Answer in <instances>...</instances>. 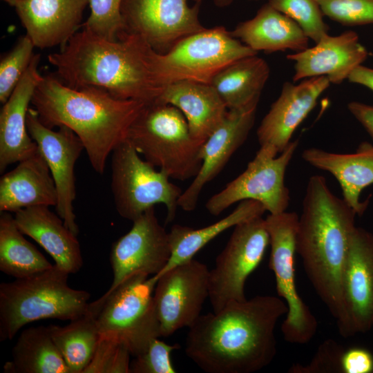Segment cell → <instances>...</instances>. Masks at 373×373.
<instances>
[{
  "label": "cell",
  "mask_w": 373,
  "mask_h": 373,
  "mask_svg": "<svg viewBox=\"0 0 373 373\" xmlns=\"http://www.w3.org/2000/svg\"><path fill=\"white\" fill-rule=\"evenodd\" d=\"M122 1L89 0L90 12L83 28L107 40H117L125 32L121 14Z\"/></svg>",
  "instance_id": "e575fe53"
},
{
  "label": "cell",
  "mask_w": 373,
  "mask_h": 373,
  "mask_svg": "<svg viewBox=\"0 0 373 373\" xmlns=\"http://www.w3.org/2000/svg\"><path fill=\"white\" fill-rule=\"evenodd\" d=\"M269 245L265 219L252 218L234 227L223 250L209 270V298L213 312L233 301H243L245 285L258 267Z\"/></svg>",
  "instance_id": "7c38bea8"
},
{
  "label": "cell",
  "mask_w": 373,
  "mask_h": 373,
  "mask_svg": "<svg viewBox=\"0 0 373 373\" xmlns=\"http://www.w3.org/2000/svg\"><path fill=\"white\" fill-rule=\"evenodd\" d=\"M329 84L326 76L310 77L297 85L285 82L257 129L260 146L269 147L277 154L283 152Z\"/></svg>",
  "instance_id": "ac0fdd59"
},
{
  "label": "cell",
  "mask_w": 373,
  "mask_h": 373,
  "mask_svg": "<svg viewBox=\"0 0 373 373\" xmlns=\"http://www.w3.org/2000/svg\"><path fill=\"white\" fill-rule=\"evenodd\" d=\"M324 15L344 26L373 23V0H316Z\"/></svg>",
  "instance_id": "8d00e7d4"
},
{
  "label": "cell",
  "mask_w": 373,
  "mask_h": 373,
  "mask_svg": "<svg viewBox=\"0 0 373 373\" xmlns=\"http://www.w3.org/2000/svg\"><path fill=\"white\" fill-rule=\"evenodd\" d=\"M339 333L350 337L373 327V233L356 227L341 279Z\"/></svg>",
  "instance_id": "9a60e30c"
},
{
  "label": "cell",
  "mask_w": 373,
  "mask_h": 373,
  "mask_svg": "<svg viewBox=\"0 0 373 373\" xmlns=\"http://www.w3.org/2000/svg\"><path fill=\"white\" fill-rule=\"evenodd\" d=\"M155 277L154 307L162 337H167L190 327L201 315L209 296V269L193 258Z\"/></svg>",
  "instance_id": "5bb4252c"
},
{
  "label": "cell",
  "mask_w": 373,
  "mask_h": 373,
  "mask_svg": "<svg viewBox=\"0 0 373 373\" xmlns=\"http://www.w3.org/2000/svg\"><path fill=\"white\" fill-rule=\"evenodd\" d=\"M6 2L11 6L15 7L19 3L21 2L23 0H3Z\"/></svg>",
  "instance_id": "ee69618b"
},
{
  "label": "cell",
  "mask_w": 373,
  "mask_h": 373,
  "mask_svg": "<svg viewBox=\"0 0 373 373\" xmlns=\"http://www.w3.org/2000/svg\"><path fill=\"white\" fill-rule=\"evenodd\" d=\"M195 3H200L202 1V0H193ZM233 0H213L214 3L220 8L226 7L229 5H230Z\"/></svg>",
  "instance_id": "7bdbcfd3"
},
{
  "label": "cell",
  "mask_w": 373,
  "mask_h": 373,
  "mask_svg": "<svg viewBox=\"0 0 373 373\" xmlns=\"http://www.w3.org/2000/svg\"><path fill=\"white\" fill-rule=\"evenodd\" d=\"M157 281L155 276L135 274L90 303L99 334L119 339L134 357L162 337L153 302Z\"/></svg>",
  "instance_id": "52a82bcc"
},
{
  "label": "cell",
  "mask_w": 373,
  "mask_h": 373,
  "mask_svg": "<svg viewBox=\"0 0 373 373\" xmlns=\"http://www.w3.org/2000/svg\"><path fill=\"white\" fill-rule=\"evenodd\" d=\"M96 315L89 306L86 314L65 326H48L70 373H82L93 358L100 337Z\"/></svg>",
  "instance_id": "1f68e13d"
},
{
  "label": "cell",
  "mask_w": 373,
  "mask_h": 373,
  "mask_svg": "<svg viewBox=\"0 0 373 373\" xmlns=\"http://www.w3.org/2000/svg\"><path fill=\"white\" fill-rule=\"evenodd\" d=\"M40 59L35 54L26 72L0 113V172L38 150L27 128V115L35 91L44 78L38 70Z\"/></svg>",
  "instance_id": "ffe728a7"
},
{
  "label": "cell",
  "mask_w": 373,
  "mask_h": 373,
  "mask_svg": "<svg viewBox=\"0 0 373 373\" xmlns=\"http://www.w3.org/2000/svg\"><path fill=\"white\" fill-rule=\"evenodd\" d=\"M274 8L294 20L316 43L328 35V26L316 0H269Z\"/></svg>",
  "instance_id": "836d02e7"
},
{
  "label": "cell",
  "mask_w": 373,
  "mask_h": 373,
  "mask_svg": "<svg viewBox=\"0 0 373 373\" xmlns=\"http://www.w3.org/2000/svg\"><path fill=\"white\" fill-rule=\"evenodd\" d=\"M111 190L116 210L122 218L134 221L155 204H164L166 222L175 217L182 189L163 171L141 158L124 140L112 152Z\"/></svg>",
  "instance_id": "ba28073f"
},
{
  "label": "cell",
  "mask_w": 373,
  "mask_h": 373,
  "mask_svg": "<svg viewBox=\"0 0 373 373\" xmlns=\"http://www.w3.org/2000/svg\"><path fill=\"white\" fill-rule=\"evenodd\" d=\"M231 34L256 52H300L308 48L309 38L301 28L268 3L254 18L238 24Z\"/></svg>",
  "instance_id": "4316f807"
},
{
  "label": "cell",
  "mask_w": 373,
  "mask_h": 373,
  "mask_svg": "<svg viewBox=\"0 0 373 373\" xmlns=\"http://www.w3.org/2000/svg\"><path fill=\"white\" fill-rule=\"evenodd\" d=\"M126 140L146 161L170 178L193 179L202 166L204 142L191 135L184 115L171 104H146L131 125Z\"/></svg>",
  "instance_id": "8992f818"
},
{
  "label": "cell",
  "mask_w": 373,
  "mask_h": 373,
  "mask_svg": "<svg viewBox=\"0 0 373 373\" xmlns=\"http://www.w3.org/2000/svg\"><path fill=\"white\" fill-rule=\"evenodd\" d=\"M347 108L373 140V106L351 102L347 104Z\"/></svg>",
  "instance_id": "60d3db41"
},
{
  "label": "cell",
  "mask_w": 373,
  "mask_h": 373,
  "mask_svg": "<svg viewBox=\"0 0 373 373\" xmlns=\"http://www.w3.org/2000/svg\"><path fill=\"white\" fill-rule=\"evenodd\" d=\"M257 52L235 38L223 26L205 28L157 55V70L166 87L178 81L210 84L230 64Z\"/></svg>",
  "instance_id": "9c48e42d"
},
{
  "label": "cell",
  "mask_w": 373,
  "mask_h": 373,
  "mask_svg": "<svg viewBox=\"0 0 373 373\" xmlns=\"http://www.w3.org/2000/svg\"><path fill=\"white\" fill-rule=\"evenodd\" d=\"M265 211L261 203L246 200L240 202L229 215L207 227L195 229L174 224L169 232L171 258L164 269L155 276L193 259L201 249L224 231L252 218L262 216Z\"/></svg>",
  "instance_id": "f1b7e54d"
},
{
  "label": "cell",
  "mask_w": 373,
  "mask_h": 373,
  "mask_svg": "<svg viewBox=\"0 0 373 373\" xmlns=\"http://www.w3.org/2000/svg\"><path fill=\"white\" fill-rule=\"evenodd\" d=\"M69 274L56 265L0 285V340L12 339L25 325L54 318L73 321L87 313L90 294L71 288Z\"/></svg>",
  "instance_id": "5b68a950"
},
{
  "label": "cell",
  "mask_w": 373,
  "mask_h": 373,
  "mask_svg": "<svg viewBox=\"0 0 373 373\" xmlns=\"http://www.w3.org/2000/svg\"><path fill=\"white\" fill-rule=\"evenodd\" d=\"M171 256L169 232L152 207L133 221L131 229L113 244L110 254L113 281L106 292L135 274H159Z\"/></svg>",
  "instance_id": "2e32d148"
},
{
  "label": "cell",
  "mask_w": 373,
  "mask_h": 373,
  "mask_svg": "<svg viewBox=\"0 0 373 373\" xmlns=\"http://www.w3.org/2000/svg\"><path fill=\"white\" fill-rule=\"evenodd\" d=\"M299 216L286 211L269 214L265 218L269 236V268L274 274L276 290L287 306L281 331L286 341L305 344L314 336L318 327L316 317L299 296L295 280L296 236Z\"/></svg>",
  "instance_id": "30bf717a"
},
{
  "label": "cell",
  "mask_w": 373,
  "mask_h": 373,
  "mask_svg": "<svg viewBox=\"0 0 373 373\" xmlns=\"http://www.w3.org/2000/svg\"><path fill=\"white\" fill-rule=\"evenodd\" d=\"M345 349L333 339H327L318 347L307 364H294L291 373H342L341 358Z\"/></svg>",
  "instance_id": "f35d334b"
},
{
  "label": "cell",
  "mask_w": 373,
  "mask_h": 373,
  "mask_svg": "<svg viewBox=\"0 0 373 373\" xmlns=\"http://www.w3.org/2000/svg\"><path fill=\"white\" fill-rule=\"evenodd\" d=\"M57 193L48 165L39 149L0 179V211L56 206Z\"/></svg>",
  "instance_id": "d4e9b609"
},
{
  "label": "cell",
  "mask_w": 373,
  "mask_h": 373,
  "mask_svg": "<svg viewBox=\"0 0 373 373\" xmlns=\"http://www.w3.org/2000/svg\"><path fill=\"white\" fill-rule=\"evenodd\" d=\"M31 104L46 126H65L78 136L92 167L101 175L108 155L126 140L147 104L116 98L98 87L73 88L54 75L44 76Z\"/></svg>",
  "instance_id": "3957f363"
},
{
  "label": "cell",
  "mask_w": 373,
  "mask_h": 373,
  "mask_svg": "<svg viewBox=\"0 0 373 373\" xmlns=\"http://www.w3.org/2000/svg\"><path fill=\"white\" fill-rule=\"evenodd\" d=\"M15 213L19 229L44 249L55 265L69 274L80 270L83 259L79 242L58 215L46 206L23 208Z\"/></svg>",
  "instance_id": "603a6c76"
},
{
  "label": "cell",
  "mask_w": 373,
  "mask_h": 373,
  "mask_svg": "<svg viewBox=\"0 0 373 373\" xmlns=\"http://www.w3.org/2000/svg\"><path fill=\"white\" fill-rule=\"evenodd\" d=\"M131 356L121 341L100 335L93 358L82 373H129Z\"/></svg>",
  "instance_id": "d590c367"
},
{
  "label": "cell",
  "mask_w": 373,
  "mask_h": 373,
  "mask_svg": "<svg viewBox=\"0 0 373 373\" xmlns=\"http://www.w3.org/2000/svg\"><path fill=\"white\" fill-rule=\"evenodd\" d=\"M356 213L323 176L307 182L298 218L296 253L317 294L336 319L342 315L341 279Z\"/></svg>",
  "instance_id": "277c9868"
},
{
  "label": "cell",
  "mask_w": 373,
  "mask_h": 373,
  "mask_svg": "<svg viewBox=\"0 0 373 373\" xmlns=\"http://www.w3.org/2000/svg\"><path fill=\"white\" fill-rule=\"evenodd\" d=\"M35 47L28 35L21 36L0 61V102L4 104L26 72Z\"/></svg>",
  "instance_id": "d6a6232c"
},
{
  "label": "cell",
  "mask_w": 373,
  "mask_h": 373,
  "mask_svg": "<svg viewBox=\"0 0 373 373\" xmlns=\"http://www.w3.org/2000/svg\"><path fill=\"white\" fill-rule=\"evenodd\" d=\"M157 55L138 35L124 32L110 41L83 28L48 59L57 77L70 87H98L118 99L151 104L165 88Z\"/></svg>",
  "instance_id": "7a4b0ae2"
},
{
  "label": "cell",
  "mask_w": 373,
  "mask_h": 373,
  "mask_svg": "<svg viewBox=\"0 0 373 373\" xmlns=\"http://www.w3.org/2000/svg\"><path fill=\"white\" fill-rule=\"evenodd\" d=\"M280 298L256 296L200 315L189 327L186 354L207 373H252L274 360L275 328L286 315Z\"/></svg>",
  "instance_id": "6da1fadb"
},
{
  "label": "cell",
  "mask_w": 373,
  "mask_h": 373,
  "mask_svg": "<svg viewBox=\"0 0 373 373\" xmlns=\"http://www.w3.org/2000/svg\"><path fill=\"white\" fill-rule=\"evenodd\" d=\"M14 216L0 215V270L15 278H21L45 271L52 265L23 236Z\"/></svg>",
  "instance_id": "4dcf8cb0"
},
{
  "label": "cell",
  "mask_w": 373,
  "mask_h": 373,
  "mask_svg": "<svg viewBox=\"0 0 373 373\" xmlns=\"http://www.w3.org/2000/svg\"><path fill=\"white\" fill-rule=\"evenodd\" d=\"M179 348L178 344L169 345L159 338L153 339L146 350L131 361L129 373H175L171 352Z\"/></svg>",
  "instance_id": "74e56055"
},
{
  "label": "cell",
  "mask_w": 373,
  "mask_h": 373,
  "mask_svg": "<svg viewBox=\"0 0 373 373\" xmlns=\"http://www.w3.org/2000/svg\"><path fill=\"white\" fill-rule=\"evenodd\" d=\"M200 3L187 0H123L125 32L141 37L157 52L166 53L182 39L204 30Z\"/></svg>",
  "instance_id": "4fadbf2b"
},
{
  "label": "cell",
  "mask_w": 373,
  "mask_h": 373,
  "mask_svg": "<svg viewBox=\"0 0 373 373\" xmlns=\"http://www.w3.org/2000/svg\"><path fill=\"white\" fill-rule=\"evenodd\" d=\"M298 144V140L291 141L278 156L271 148L260 146L246 169L208 200L207 210L217 216L234 203L252 200L269 214L285 211L290 196L285 175Z\"/></svg>",
  "instance_id": "8fae6325"
},
{
  "label": "cell",
  "mask_w": 373,
  "mask_h": 373,
  "mask_svg": "<svg viewBox=\"0 0 373 373\" xmlns=\"http://www.w3.org/2000/svg\"><path fill=\"white\" fill-rule=\"evenodd\" d=\"M267 63L256 55L240 59L219 71L211 84L228 110L256 109L261 92L269 76Z\"/></svg>",
  "instance_id": "83f0119b"
},
{
  "label": "cell",
  "mask_w": 373,
  "mask_h": 373,
  "mask_svg": "<svg viewBox=\"0 0 373 373\" xmlns=\"http://www.w3.org/2000/svg\"><path fill=\"white\" fill-rule=\"evenodd\" d=\"M89 0H23L15 8L35 47H61L81 27Z\"/></svg>",
  "instance_id": "7402d4cb"
},
{
  "label": "cell",
  "mask_w": 373,
  "mask_h": 373,
  "mask_svg": "<svg viewBox=\"0 0 373 373\" xmlns=\"http://www.w3.org/2000/svg\"><path fill=\"white\" fill-rule=\"evenodd\" d=\"M367 52L358 35L347 31L337 36H324L316 45L288 55L295 61L293 82L326 76L330 83L338 84L366 59Z\"/></svg>",
  "instance_id": "44dd1931"
},
{
  "label": "cell",
  "mask_w": 373,
  "mask_h": 373,
  "mask_svg": "<svg viewBox=\"0 0 373 373\" xmlns=\"http://www.w3.org/2000/svg\"><path fill=\"white\" fill-rule=\"evenodd\" d=\"M347 79L352 83L366 86L373 91V68L361 64L353 70Z\"/></svg>",
  "instance_id": "b9f144b4"
},
{
  "label": "cell",
  "mask_w": 373,
  "mask_h": 373,
  "mask_svg": "<svg viewBox=\"0 0 373 373\" xmlns=\"http://www.w3.org/2000/svg\"><path fill=\"white\" fill-rule=\"evenodd\" d=\"M256 111L228 110L222 122L202 144L200 170L178 200V207L182 210L195 209L204 186L220 173L246 141L254 124Z\"/></svg>",
  "instance_id": "d6986e66"
},
{
  "label": "cell",
  "mask_w": 373,
  "mask_h": 373,
  "mask_svg": "<svg viewBox=\"0 0 373 373\" xmlns=\"http://www.w3.org/2000/svg\"><path fill=\"white\" fill-rule=\"evenodd\" d=\"M27 128L44 157L54 180L57 193L55 206L57 215L77 236L79 229L73 205L76 197L75 166L84 149V144L67 126H58L57 131L46 126L35 108L28 109Z\"/></svg>",
  "instance_id": "e0dca14e"
},
{
  "label": "cell",
  "mask_w": 373,
  "mask_h": 373,
  "mask_svg": "<svg viewBox=\"0 0 373 373\" xmlns=\"http://www.w3.org/2000/svg\"><path fill=\"white\" fill-rule=\"evenodd\" d=\"M310 165L329 172L338 182L343 199L358 216H362L368 200L361 201L363 190L373 184V144L363 142L354 153H336L309 148L302 153Z\"/></svg>",
  "instance_id": "cb8c5ba5"
},
{
  "label": "cell",
  "mask_w": 373,
  "mask_h": 373,
  "mask_svg": "<svg viewBox=\"0 0 373 373\" xmlns=\"http://www.w3.org/2000/svg\"><path fill=\"white\" fill-rule=\"evenodd\" d=\"M341 371L342 373H373V354L363 347L345 350L341 358Z\"/></svg>",
  "instance_id": "ab89813d"
},
{
  "label": "cell",
  "mask_w": 373,
  "mask_h": 373,
  "mask_svg": "<svg viewBox=\"0 0 373 373\" xmlns=\"http://www.w3.org/2000/svg\"><path fill=\"white\" fill-rule=\"evenodd\" d=\"M155 102L178 108L186 118L191 135L202 142L206 141L228 112L211 84L193 81L168 84Z\"/></svg>",
  "instance_id": "484cf974"
},
{
  "label": "cell",
  "mask_w": 373,
  "mask_h": 373,
  "mask_svg": "<svg viewBox=\"0 0 373 373\" xmlns=\"http://www.w3.org/2000/svg\"><path fill=\"white\" fill-rule=\"evenodd\" d=\"M12 358L3 366L6 373H70L55 345L49 327H28L19 334Z\"/></svg>",
  "instance_id": "f546056e"
}]
</instances>
